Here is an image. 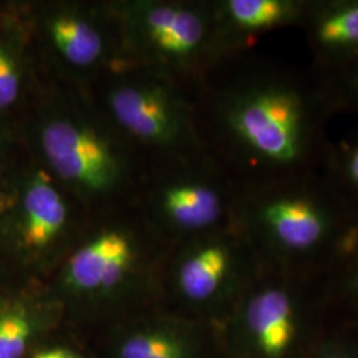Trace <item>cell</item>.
<instances>
[{"label": "cell", "mask_w": 358, "mask_h": 358, "mask_svg": "<svg viewBox=\"0 0 358 358\" xmlns=\"http://www.w3.org/2000/svg\"><path fill=\"white\" fill-rule=\"evenodd\" d=\"M336 110L320 75L276 62L248 66L213 97L217 137L243 189L319 173Z\"/></svg>", "instance_id": "6da1fadb"}, {"label": "cell", "mask_w": 358, "mask_h": 358, "mask_svg": "<svg viewBox=\"0 0 358 358\" xmlns=\"http://www.w3.org/2000/svg\"><path fill=\"white\" fill-rule=\"evenodd\" d=\"M236 217L273 267L299 273L336 264L358 227L322 171L241 190Z\"/></svg>", "instance_id": "7a4b0ae2"}, {"label": "cell", "mask_w": 358, "mask_h": 358, "mask_svg": "<svg viewBox=\"0 0 358 358\" xmlns=\"http://www.w3.org/2000/svg\"><path fill=\"white\" fill-rule=\"evenodd\" d=\"M273 275L248 294L244 332L257 358H289L300 336L304 312V273L273 269Z\"/></svg>", "instance_id": "3957f363"}, {"label": "cell", "mask_w": 358, "mask_h": 358, "mask_svg": "<svg viewBox=\"0 0 358 358\" xmlns=\"http://www.w3.org/2000/svg\"><path fill=\"white\" fill-rule=\"evenodd\" d=\"M41 148L55 173L85 192H105L120 176L118 161L108 143L73 121L59 118L47 124Z\"/></svg>", "instance_id": "277c9868"}, {"label": "cell", "mask_w": 358, "mask_h": 358, "mask_svg": "<svg viewBox=\"0 0 358 358\" xmlns=\"http://www.w3.org/2000/svg\"><path fill=\"white\" fill-rule=\"evenodd\" d=\"M143 26L154 48L192 64L211 63L231 47L215 6H154L145 13Z\"/></svg>", "instance_id": "5b68a950"}, {"label": "cell", "mask_w": 358, "mask_h": 358, "mask_svg": "<svg viewBox=\"0 0 358 358\" xmlns=\"http://www.w3.org/2000/svg\"><path fill=\"white\" fill-rule=\"evenodd\" d=\"M299 28L316 72L328 73L357 60L358 0H308Z\"/></svg>", "instance_id": "8992f818"}, {"label": "cell", "mask_w": 358, "mask_h": 358, "mask_svg": "<svg viewBox=\"0 0 358 358\" xmlns=\"http://www.w3.org/2000/svg\"><path fill=\"white\" fill-rule=\"evenodd\" d=\"M110 108L122 128L155 143H176L190 133L185 115L162 90L125 85L110 96Z\"/></svg>", "instance_id": "52a82bcc"}, {"label": "cell", "mask_w": 358, "mask_h": 358, "mask_svg": "<svg viewBox=\"0 0 358 358\" xmlns=\"http://www.w3.org/2000/svg\"><path fill=\"white\" fill-rule=\"evenodd\" d=\"M192 177L167 189L164 207L169 219L182 230L208 232L236 217L239 194L213 176Z\"/></svg>", "instance_id": "ba28073f"}, {"label": "cell", "mask_w": 358, "mask_h": 358, "mask_svg": "<svg viewBox=\"0 0 358 358\" xmlns=\"http://www.w3.org/2000/svg\"><path fill=\"white\" fill-rule=\"evenodd\" d=\"M133 260V248L120 231H109L72 256L68 282L80 291L108 289L125 276Z\"/></svg>", "instance_id": "9c48e42d"}, {"label": "cell", "mask_w": 358, "mask_h": 358, "mask_svg": "<svg viewBox=\"0 0 358 358\" xmlns=\"http://www.w3.org/2000/svg\"><path fill=\"white\" fill-rule=\"evenodd\" d=\"M307 6L308 0H227L215 6V13L231 44L234 36L300 26Z\"/></svg>", "instance_id": "30bf717a"}, {"label": "cell", "mask_w": 358, "mask_h": 358, "mask_svg": "<svg viewBox=\"0 0 358 358\" xmlns=\"http://www.w3.org/2000/svg\"><path fill=\"white\" fill-rule=\"evenodd\" d=\"M235 263L234 247L223 238L198 245L179 268L178 282L182 294L195 303L215 299L230 282Z\"/></svg>", "instance_id": "8fae6325"}, {"label": "cell", "mask_w": 358, "mask_h": 358, "mask_svg": "<svg viewBox=\"0 0 358 358\" xmlns=\"http://www.w3.org/2000/svg\"><path fill=\"white\" fill-rule=\"evenodd\" d=\"M68 219L62 194L50 179L31 180L22 201V241L29 250H43L64 230Z\"/></svg>", "instance_id": "7c38bea8"}, {"label": "cell", "mask_w": 358, "mask_h": 358, "mask_svg": "<svg viewBox=\"0 0 358 358\" xmlns=\"http://www.w3.org/2000/svg\"><path fill=\"white\" fill-rule=\"evenodd\" d=\"M52 41L66 62L76 66L94 64L103 55L101 34L88 20L75 15H59L51 23Z\"/></svg>", "instance_id": "4fadbf2b"}, {"label": "cell", "mask_w": 358, "mask_h": 358, "mask_svg": "<svg viewBox=\"0 0 358 358\" xmlns=\"http://www.w3.org/2000/svg\"><path fill=\"white\" fill-rule=\"evenodd\" d=\"M340 198L358 215V128L331 138L321 169Z\"/></svg>", "instance_id": "5bb4252c"}, {"label": "cell", "mask_w": 358, "mask_h": 358, "mask_svg": "<svg viewBox=\"0 0 358 358\" xmlns=\"http://www.w3.org/2000/svg\"><path fill=\"white\" fill-rule=\"evenodd\" d=\"M319 75L328 90L336 115L345 113L358 118V59L332 72Z\"/></svg>", "instance_id": "9a60e30c"}, {"label": "cell", "mask_w": 358, "mask_h": 358, "mask_svg": "<svg viewBox=\"0 0 358 358\" xmlns=\"http://www.w3.org/2000/svg\"><path fill=\"white\" fill-rule=\"evenodd\" d=\"M186 349L178 338L162 333L137 334L124 344L121 358H186Z\"/></svg>", "instance_id": "2e32d148"}, {"label": "cell", "mask_w": 358, "mask_h": 358, "mask_svg": "<svg viewBox=\"0 0 358 358\" xmlns=\"http://www.w3.org/2000/svg\"><path fill=\"white\" fill-rule=\"evenodd\" d=\"M31 336V322L19 309L0 315V358H20Z\"/></svg>", "instance_id": "e0dca14e"}, {"label": "cell", "mask_w": 358, "mask_h": 358, "mask_svg": "<svg viewBox=\"0 0 358 358\" xmlns=\"http://www.w3.org/2000/svg\"><path fill=\"white\" fill-rule=\"evenodd\" d=\"M336 272L334 288L343 297L358 301V230L348 244Z\"/></svg>", "instance_id": "ac0fdd59"}, {"label": "cell", "mask_w": 358, "mask_h": 358, "mask_svg": "<svg viewBox=\"0 0 358 358\" xmlns=\"http://www.w3.org/2000/svg\"><path fill=\"white\" fill-rule=\"evenodd\" d=\"M20 90V77L11 52L0 44V110L11 106Z\"/></svg>", "instance_id": "d6986e66"}, {"label": "cell", "mask_w": 358, "mask_h": 358, "mask_svg": "<svg viewBox=\"0 0 358 358\" xmlns=\"http://www.w3.org/2000/svg\"><path fill=\"white\" fill-rule=\"evenodd\" d=\"M316 358H358V353L348 346L329 344L321 349Z\"/></svg>", "instance_id": "ffe728a7"}, {"label": "cell", "mask_w": 358, "mask_h": 358, "mask_svg": "<svg viewBox=\"0 0 358 358\" xmlns=\"http://www.w3.org/2000/svg\"><path fill=\"white\" fill-rule=\"evenodd\" d=\"M34 358H81L76 353L66 349H51L43 353H38Z\"/></svg>", "instance_id": "44dd1931"}]
</instances>
